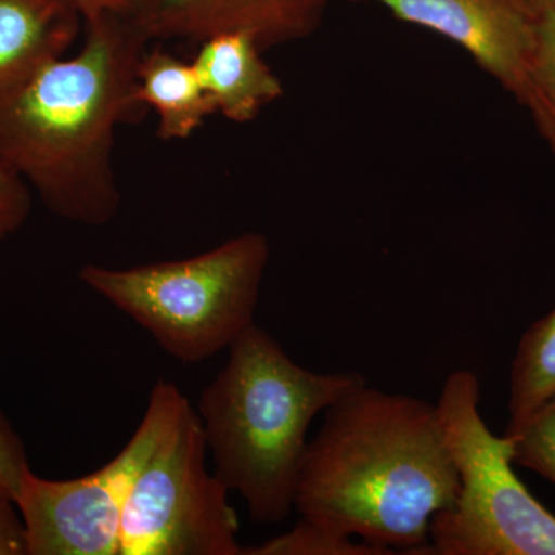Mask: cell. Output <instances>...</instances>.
I'll return each mask as SVG.
<instances>
[{"instance_id": "obj_1", "label": "cell", "mask_w": 555, "mask_h": 555, "mask_svg": "<svg viewBox=\"0 0 555 555\" xmlns=\"http://www.w3.org/2000/svg\"><path fill=\"white\" fill-rule=\"evenodd\" d=\"M86 24L73 57H54L0 83V160L65 221L102 228L118 217L116 131L141 118L138 67L150 39L137 17Z\"/></svg>"}, {"instance_id": "obj_2", "label": "cell", "mask_w": 555, "mask_h": 555, "mask_svg": "<svg viewBox=\"0 0 555 555\" xmlns=\"http://www.w3.org/2000/svg\"><path fill=\"white\" fill-rule=\"evenodd\" d=\"M459 486L437 404L364 383L324 411L295 511L390 554H429L430 521Z\"/></svg>"}, {"instance_id": "obj_3", "label": "cell", "mask_w": 555, "mask_h": 555, "mask_svg": "<svg viewBox=\"0 0 555 555\" xmlns=\"http://www.w3.org/2000/svg\"><path fill=\"white\" fill-rule=\"evenodd\" d=\"M364 383L358 372L299 366L257 324L229 347L228 363L201 393L196 414L215 476L243 496L255 524H283L294 513L310 425Z\"/></svg>"}, {"instance_id": "obj_4", "label": "cell", "mask_w": 555, "mask_h": 555, "mask_svg": "<svg viewBox=\"0 0 555 555\" xmlns=\"http://www.w3.org/2000/svg\"><path fill=\"white\" fill-rule=\"evenodd\" d=\"M269 259V240L247 232L177 261L126 269L87 264L79 280L179 363L199 364L254 326Z\"/></svg>"}, {"instance_id": "obj_5", "label": "cell", "mask_w": 555, "mask_h": 555, "mask_svg": "<svg viewBox=\"0 0 555 555\" xmlns=\"http://www.w3.org/2000/svg\"><path fill=\"white\" fill-rule=\"evenodd\" d=\"M437 409L460 486L430 521L427 553L555 555V517L514 473L513 438L486 425L477 375L449 374Z\"/></svg>"}, {"instance_id": "obj_6", "label": "cell", "mask_w": 555, "mask_h": 555, "mask_svg": "<svg viewBox=\"0 0 555 555\" xmlns=\"http://www.w3.org/2000/svg\"><path fill=\"white\" fill-rule=\"evenodd\" d=\"M188 401L138 470L120 521L119 555H243L230 491L206 465Z\"/></svg>"}, {"instance_id": "obj_7", "label": "cell", "mask_w": 555, "mask_h": 555, "mask_svg": "<svg viewBox=\"0 0 555 555\" xmlns=\"http://www.w3.org/2000/svg\"><path fill=\"white\" fill-rule=\"evenodd\" d=\"M188 401L175 383L158 379L137 433L101 469L73 480H50L27 469L14 495L27 555H119L131 483Z\"/></svg>"}, {"instance_id": "obj_8", "label": "cell", "mask_w": 555, "mask_h": 555, "mask_svg": "<svg viewBox=\"0 0 555 555\" xmlns=\"http://www.w3.org/2000/svg\"><path fill=\"white\" fill-rule=\"evenodd\" d=\"M385 7L396 20L443 36L517 98L535 40V14L520 0H347Z\"/></svg>"}, {"instance_id": "obj_9", "label": "cell", "mask_w": 555, "mask_h": 555, "mask_svg": "<svg viewBox=\"0 0 555 555\" xmlns=\"http://www.w3.org/2000/svg\"><path fill=\"white\" fill-rule=\"evenodd\" d=\"M334 0H145L137 14L150 42H201L247 31L262 51L299 42L320 30Z\"/></svg>"}, {"instance_id": "obj_10", "label": "cell", "mask_w": 555, "mask_h": 555, "mask_svg": "<svg viewBox=\"0 0 555 555\" xmlns=\"http://www.w3.org/2000/svg\"><path fill=\"white\" fill-rule=\"evenodd\" d=\"M254 35L229 31L201 42L193 65L217 113L230 122L246 124L283 98L284 86Z\"/></svg>"}, {"instance_id": "obj_11", "label": "cell", "mask_w": 555, "mask_h": 555, "mask_svg": "<svg viewBox=\"0 0 555 555\" xmlns=\"http://www.w3.org/2000/svg\"><path fill=\"white\" fill-rule=\"evenodd\" d=\"M80 21L69 0H0V83L65 56Z\"/></svg>"}, {"instance_id": "obj_12", "label": "cell", "mask_w": 555, "mask_h": 555, "mask_svg": "<svg viewBox=\"0 0 555 555\" xmlns=\"http://www.w3.org/2000/svg\"><path fill=\"white\" fill-rule=\"evenodd\" d=\"M134 100L158 116L160 141H185L218 115L193 62L179 60L159 43L139 62Z\"/></svg>"}, {"instance_id": "obj_13", "label": "cell", "mask_w": 555, "mask_h": 555, "mask_svg": "<svg viewBox=\"0 0 555 555\" xmlns=\"http://www.w3.org/2000/svg\"><path fill=\"white\" fill-rule=\"evenodd\" d=\"M554 393L555 309L529 326L518 341L511 367L505 434L517 430Z\"/></svg>"}, {"instance_id": "obj_14", "label": "cell", "mask_w": 555, "mask_h": 555, "mask_svg": "<svg viewBox=\"0 0 555 555\" xmlns=\"http://www.w3.org/2000/svg\"><path fill=\"white\" fill-rule=\"evenodd\" d=\"M555 158V5L535 14V40L516 98Z\"/></svg>"}, {"instance_id": "obj_15", "label": "cell", "mask_w": 555, "mask_h": 555, "mask_svg": "<svg viewBox=\"0 0 555 555\" xmlns=\"http://www.w3.org/2000/svg\"><path fill=\"white\" fill-rule=\"evenodd\" d=\"M243 555H392L389 551L353 542V537L337 534L312 521H298L291 531L266 540L257 546H244Z\"/></svg>"}, {"instance_id": "obj_16", "label": "cell", "mask_w": 555, "mask_h": 555, "mask_svg": "<svg viewBox=\"0 0 555 555\" xmlns=\"http://www.w3.org/2000/svg\"><path fill=\"white\" fill-rule=\"evenodd\" d=\"M514 465L534 470L555 485V393L514 430Z\"/></svg>"}, {"instance_id": "obj_17", "label": "cell", "mask_w": 555, "mask_h": 555, "mask_svg": "<svg viewBox=\"0 0 555 555\" xmlns=\"http://www.w3.org/2000/svg\"><path fill=\"white\" fill-rule=\"evenodd\" d=\"M31 207L33 192L27 182L0 160V246L24 228Z\"/></svg>"}, {"instance_id": "obj_18", "label": "cell", "mask_w": 555, "mask_h": 555, "mask_svg": "<svg viewBox=\"0 0 555 555\" xmlns=\"http://www.w3.org/2000/svg\"><path fill=\"white\" fill-rule=\"evenodd\" d=\"M30 469L27 452L20 434L0 411V495L13 500L22 477Z\"/></svg>"}, {"instance_id": "obj_19", "label": "cell", "mask_w": 555, "mask_h": 555, "mask_svg": "<svg viewBox=\"0 0 555 555\" xmlns=\"http://www.w3.org/2000/svg\"><path fill=\"white\" fill-rule=\"evenodd\" d=\"M0 555H27L24 521L16 503L0 495Z\"/></svg>"}, {"instance_id": "obj_20", "label": "cell", "mask_w": 555, "mask_h": 555, "mask_svg": "<svg viewBox=\"0 0 555 555\" xmlns=\"http://www.w3.org/2000/svg\"><path fill=\"white\" fill-rule=\"evenodd\" d=\"M78 9L83 22L96 20L104 14L137 16L145 0H69Z\"/></svg>"}, {"instance_id": "obj_21", "label": "cell", "mask_w": 555, "mask_h": 555, "mask_svg": "<svg viewBox=\"0 0 555 555\" xmlns=\"http://www.w3.org/2000/svg\"><path fill=\"white\" fill-rule=\"evenodd\" d=\"M521 3L534 14L555 5V0H520Z\"/></svg>"}]
</instances>
